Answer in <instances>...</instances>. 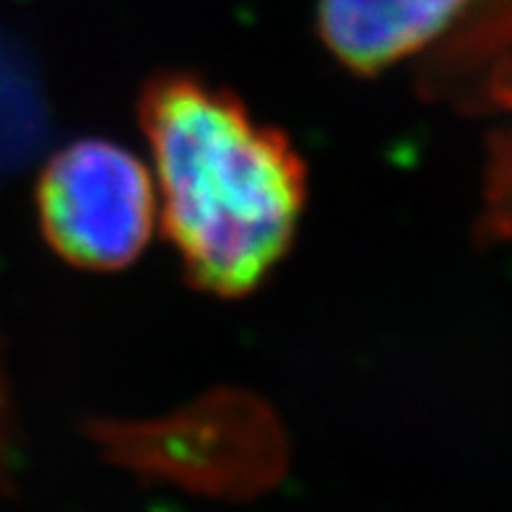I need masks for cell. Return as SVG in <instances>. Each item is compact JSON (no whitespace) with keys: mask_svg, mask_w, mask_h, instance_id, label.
Here are the masks:
<instances>
[{"mask_svg":"<svg viewBox=\"0 0 512 512\" xmlns=\"http://www.w3.org/2000/svg\"><path fill=\"white\" fill-rule=\"evenodd\" d=\"M138 120L154 156L162 224L198 292L253 294L292 250L307 167L284 130L188 71L149 78Z\"/></svg>","mask_w":512,"mask_h":512,"instance_id":"1","label":"cell"},{"mask_svg":"<svg viewBox=\"0 0 512 512\" xmlns=\"http://www.w3.org/2000/svg\"><path fill=\"white\" fill-rule=\"evenodd\" d=\"M476 0H320L318 37L338 65L377 76L435 42Z\"/></svg>","mask_w":512,"mask_h":512,"instance_id":"4","label":"cell"},{"mask_svg":"<svg viewBox=\"0 0 512 512\" xmlns=\"http://www.w3.org/2000/svg\"><path fill=\"white\" fill-rule=\"evenodd\" d=\"M86 435L112 466L221 502L258 500L289 471V437L271 403L216 388L154 419H99Z\"/></svg>","mask_w":512,"mask_h":512,"instance_id":"2","label":"cell"},{"mask_svg":"<svg viewBox=\"0 0 512 512\" xmlns=\"http://www.w3.org/2000/svg\"><path fill=\"white\" fill-rule=\"evenodd\" d=\"M16 448V414H13L11 383L0 351V492H11V463Z\"/></svg>","mask_w":512,"mask_h":512,"instance_id":"6","label":"cell"},{"mask_svg":"<svg viewBox=\"0 0 512 512\" xmlns=\"http://www.w3.org/2000/svg\"><path fill=\"white\" fill-rule=\"evenodd\" d=\"M34 203L52 253L81 271L130 266L154 234L151 175L110 138H78L55 151L39 172Z\"/></svg>","mask_w":512,"mask_h":512,"instance_id":"3","label":"cell"},{"mask_svg":"<svg viewBox=\"0 0 512 512\" xmlns=\"http://www.w3.org/2000/svg\"><path fill=\"white\" fill-rule=\"evenodd\" d=\"M479 234L484 240L512 242V125L489 138Z\"/></svg>","mask_w":512,"mask_h":512,"instance_id":"5","label":"cell"}]
</instances>
